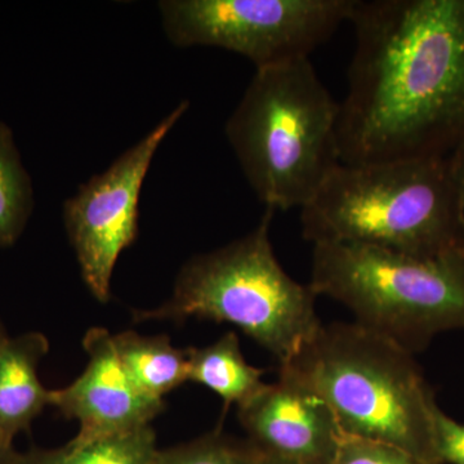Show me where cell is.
Returning a JSON list of instances; mask_svg holds the SVG:
<instances>
[{"label":"cell","instance_id":"7a4b0ae2","mask_svg":"<svg viewBox=\"0 0 464 464\" xmlns=\"http://www.w3.org/2000/svg\"><path fill=\"white\" fill-rule=\"evenodd\" d=\"M279 375L331 408L342 433L383 442L439 464L433 448L438 405L413 353L353 323L320 326Z\"/></svg>","mask_w":464,"mask_h":464},{"label":"cell","instance_id":"3957f363","mask_svg":"<svg viewBox=\"0 0 464 464\" xmlns=\"http://www.w3.org/2000/svg\"><path fill=\"white\" fill-rule=\"evenodd\" d=\"M340 110L310 57L256 69L225 133L266 209H302L340 166Z\"/></svg>","mask_w":464,"mask_h":464},{"label":"cell","instance_id":"e0dca14e","mask_svg":"<svg viewBox=\"0 0 464 464\" xmlns=\"http://www.w3.org/2000/svg\"><path fill=\"white\" fill-rule=\"evenodd\" d=\"M332 464H431L383 442L343 436Z\"/></svg>","mask_w":464,"mask_h":464},{"label":"cell","instance_id":"d6986e66","mask_svg":"<svg viewBox=\"0 0 464 464\" xmlns=\"http://www.w3.org/2000/svg\"><path fill=\"white\" fill-rule=\"evenodd\" d=\"M449 167L456 191L458 221L464 248V146L449 157Z\"/></svg>","mask_w":464,"mask_h":464},{"label":"cell","instance_id":"9a60e30c","mask_svg":"<svg viewBox=\"0 0 464 464\" xmlns=\"http://www.w3.org/2000/svg\"><path fill=\"white\" fill-rule=\"evenodd\" d=\"M33 208L32 179L11 128L0 121V246H11L20 239Z\"/></svg>","mask_w":464,"mask_h":464},{"label":"cell","instance_id":"30bf717a","mask_svg":"<svg viewBox=\"0 0 464 464\" xmlns=\"http://www.w3.org/2000/svg\"><path fill=\"white\" fill-rule=\"evenodd\" d=\"M252 447L304 464H332L343 433L315 393L279 375L237 408Z\"/></svg>","mask_w":464,"mask_h":464},{"label":"cell","instance_id":"52a82bcc","mask_svg":"<svg viewBox=\"0 0 464 464\" xmlns=\"http://www.w3.org/2000/svg\"><path fill=\"white\" fill-rule=\"evenodd\" d=\"M353 0H161L168 41L179 48L216 47L261 67L311 52L348 23Z\"/></svg>","mask_w":464,"mask_h":464},{"label":"cell","instance_id":"5b68a950","mask_svg":"<svg viewBox=\"0 0 464 464\" xmlns=\"http://www.w3.org/2000/svg\"><path fill=\"white\" fill-rule=\"evenodd\" d=\"M274 210L227 246L192 257L176 277L173 295L154 310L134 313L137 323L190 317L227 323L265 348L279 365L288 362L323 325L317 295L295 282L275 257Z\"/></svg>","mask_w":464,"mask_h":464},{"label":"cell","instance_id":"9c48e42d","mask_svg":"<svg viewBox=\"0 0 464 464\" xmlns=\"http://www.w3.org/2000/svg\"><path fill=\"white\" fill-rule=\"evenodd\" d=\"M88 362L83 373L63 389L51 390V405L79 423L72 441L111 438L151 426L164 401L146 396L127 373L112 334L103 328L85 333Z\"/></svg>","mask_w":464,"mask_h":464},{"label":"cell","instance_id":"277c9868","mask_svg":"<svg viewBox=\"0 0 464 464\" xmlns=\"http://www.w3.org/2000/svg\"><path fill=\"white\" fill-rule=\"evenodd\" d=\"M301 224L313 246L353 244L420 258L464 249L449 158L341 163L302 208Z\"/></svg>","mask_w":464,"mask_h":464},{"label":"cell","instance_id":"ac0fdd59","mask_svg":"<svg viewBox=\"0 0 464 464\" xmlns=\"http://www.w3.org/2000/svg\"><path fill=\"white\" fill-rule=\"evenodd\" d=\"M433 448L438 463L464 464V423L433 409Z\"/></svg>","mask_w":464,"mask_h":464},{"label":"cell","instance_id":"5bb4252c","mask_svg":"<svg viewBox=\"0 0 464 464\" xmlns=\"http://www.w3.org/2000/svg\"><path fill=\"white\" fill-rule=\"evenodd\" d=\"M151 426L88 442L70 440L56 449H30L18 464H152L158 451Z\"/></svg>","mask_w":464,"mask_h":464},{"label":"cell","instance_id":"8fae6325","mask_svg":"<svg viewBox=\"0 0 464 464\" xmlns=\"http://www.w3.org/2000/svg\"><path fill=\"white\" fill-rule=\"evenodd\" d=\"M48 351L50 342L39 332L8 337L0 344V435L9 441L27 431L51 405V390L38 374Z\"/></svg>","mask_w":464,"mask_h":464},{"label":"cell","instance_id":"ba28073f","mask_svg":"<svg viewBox=\"0 0 464 464\" xmlns=\"http://www.w3.org/2000/svg\"><path fill=\"white\" fill-rule=\"evenodd\" d=\"M188 110L182 101L142 140L63 203V224L82 277L92 295L106 304L111 297L116 262L139 235L143 182L159 146Z\"/></svg>","mask_w":464,"mask_h":464},{"label":"cell","instance_id":"4fadbf2b","mask_svg":"<svg viewBox=\"0 0 464 464\" xmlns=\"http://www.w3.org/2000/svg\"><path fill=\"white\" fill-rule=\"evenodd\" d=\"M112 341L125 371L149 398L164 401L188 382V348L174 347L168 335L127 331L112 334Z\"/></svg>","mask_w":464,"mask_h":464},{"label":"cell","instance_id":"7c38bea8","mask_svg":"<svg viewBox=\"0 0 464 464\" xmlns=\"http://www.w3.org/2000/svg\"><path fill=\"white\" fill-rule=\"evenodd\" d=\"M264 374V369L246 362L237 333H225L208 346L188 348V382L218 395L224 415L232 405L240 408L265 389Z\"/></svg>","mask_w":464,"mask_h":464},{"label":"cell","instance_id":"6da1fadb","mask_svg":"<svg viewBox=\"0 0 464 464\" xmlns=\"http://www.w3.org/2000/svg\"><path fill=\"white\" fill-rule=\"evenodd\" d=\"M338 121L343 164L449 158L464 146V0H353Z\"/></svg>","mask_w":464,"mask_h":464},{"label":"cell","instance_id":"ffe728a7","mask_svg":"<svg viewBox=\"0 0 464 464\" xmlns=\"http://www.w3.org/2000/svg\"><path fill=\"white\" fill-rule=\"evenodd\" d=\"M21 453L14 447V441L0 435V464H18Z\"/></svg>","mask_w":464,"mask_h":464},{"label":"cell","instance_id":"8992f818","mask_svg":"<svg viewBox=\"0 0 464 464\" xmlns=\"http://www.w3.org/2000/svg\"><path fill=\"white\" fill-rule=\"evenodd\" d=\"M314 293L340 302L355 323L405 348L422 350L464 329V249L420 258L353 244H315Z\"/></svg>","mask_w":464,"mask_h":464},{"label":"cell","instance_id":"2e32d148","mask_svg":"<svg viewBox=\"0 0 464 464\" xmlns=\"http://www.w3.org/2000/svg\"><path fill=\"white\" fill-rule=\"evenodd\" d=\"M152 464H255V448L216 430L177 447L158 449Z\"/></svg>","mask_w":464,"mask_h":464},{"label":"cell","instance_id":"44dd1931","mask_svg":"<svg viewBox=\"0 0 464 464\" xmlns=\"http://www.w3.org/2000/svg\"><path fill=\"white\" fill-rule=\"evenodd\" d=\"M252 445V444H250ZM255 448V447H253ZM255 464H304L295 462V460L285 459V458H280L276 456H271V454L262 453L255 448Z\"/></svg>","mask_w":464,"mask_h":464},{"label":"cell","instance_id":"7402d4cb","mask_svg":"<svg viewBox=\"0 0 464 464\" xmlns=\"http://www.w3.org/2000/svg\"><path fill=\"white\" fill-rule=\"evenodd\" d=\"M8 334L5 333V326H3V324L0 323V344L3 343L5 340H7Z\"/></svg>","mask_w":464,"mask_h":464}]
</instances>
